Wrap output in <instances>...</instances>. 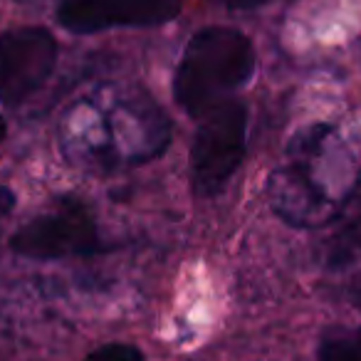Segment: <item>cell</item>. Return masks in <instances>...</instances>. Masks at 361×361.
Returning <instances> with one entry per match:
<instances>
[{"instance_id":"obj_1","label":"cell","mask_w":361,"mask_h":361,"mask_svg":"<svg viewBox=\"0 0 361 361\" xmlns=\"http://www.w3.org/2000/svg\"><path fill=\"white\" fill-rule=\"evenodd\" d=\"M257 55L245 32L208 25L188 37L173 72V99L191 119L233 99L252 80Z\"/></svg>"},{"instance_id":"obj_2","label":"cell","mask_w":361,"mask_h":361,"mask_svg":"<svg viewBox=\"0 0 361 361\" xmlns=\"http://www.w3.org/2000/svg\"><path fill=\"white\" fill-rule=\"evenodd\" d=\"M247 104L238 97L198 119L191 144V188L198 198H216L240 169L247 151Z\"/></svg>"},{"instance_id":"obj_3","label":"cell","mask_w":361,"mask_h":361,"mask_svg":"<svg viewBox=\"0 0 361 361\" xmlns=\"http://www.w3.org/2000/svg\"><path fill=\"white\" fill-rule=\"evenodd\" d=\"M11 250L25 260L55 262L92 257L104 250L99 223L80 198H62L11 235Z\"/></svg>"},{"instance_id":"obj_4","label":"cell","mask_w":361,"mask_h":361,"mask_svg":"<svg viewBox=\"0 0 361 361\" xmlns=\"http://www.w3.org/2000/svg\"><path fill=\"white\" fill-rule=\"evenodd\" d=\"M60 47L47 27L20 25L0 32V104H25L45 87L57 65Z\"/></svg>"},{"instance_id":"obj_5","label":"cell","mask_w":361,"mask_h":361,"mask_svg":"<svg viewBox=\"0 0 361 361\" xmlns=\"http://www.w3.org/2000/svg\"><path fill=\"white\" fill-rule=\"evenodd\" d=\"M183 11V0H62L57 23L72 35H94L114 27H159Z\"/></svg>"},{"instance_id":"obj_6","label":"cell","mask_w":361,"mask_h":361,"mask_svg":"<svg viewBox=\"0 0 361 361\" xmlns=\"http://www.w3.org/2000/svg\"><path fill=\"white\" fill-rule=\"evenodd\" d=\"M344 216L346 218L341 221L339 231L331 235L326 250V262L331 267H344L361 255V201L344 208Z\"/></svg>"},{"instance_id":"obj_7","label":"cell","mask_w":361,"mask_h":361,"mask_svg":"<svg viewBox=\"0 0 361 361\" xmlns=\"http://www.w3.org/2000/svg\"><path fill=\"white\" fill-rule=\"evenodd\" d=\"M317 361H361V341L354 334H326L317 346Z\"/></svg>"},{"instance_id":"obj_8","label":"cell","mask_w":361,"mask_h":361,"mask_svg":"<svg viewBox=\"0 0 361 361\" xmlns=\"http://www.w3.org/2000/svg\"><path fill=\"white\" fill-rule=\"evenodd\" d=\"M82 361H146L144 351L126 341H109L92 349Z\"/></svg>"},{"instance_id":"obj_9","label":"cell","mask_w":361,"mask_h":361,"mask_svg":"<svg viewBox=\"0 0 361 361\" xmlns=\"http://www.w3.org/2000/svg\"><path fill=\"white\" fill-rule=\"evenodd\" d=\"M218 3L231 8V11H255V8H265L277 0H218Z\"/></svg>"},{"instance_id":"obj_10","label":"cell","mask_w":361,"mask_h":361,"mask_svg":"<svg viewBox=\"0 0 361 361\" xmlns=\"http://www.w3.org/2000/svg\"><path fill=\"white\" fill-rule=\"evenodd\" d=\"M351 302H354V305H359V307H361V285H359V287H354V290H351Z\"/></svg>"},{"instance_id":"obj_11","label":"cell","mask_w":361,"mask_h":361,"mask_svg":"<svg viewBox=\"0 0 361 361\" xmlns=\"http://www.w3.org/2000/svg\"><path fill=\"white\" fill-rule=\"evenodd\" d=\"M6 136H8V124H6V119L0 116V144L6 141Z\"/></svg>"},{"instance_id":"obj_12","label":"cell","mask_w":361,"mask_h":361,"mask_svg":"<svg viewBox=\"0 0 361 361\" xmlns=\"http://www.w3.org/2000/svg\"><path fill=\"white\" fill-rule=\"evenodd\" d=\"M354 336H356V339H359V341H361V326H359V329H356V331H354Z\"/></svg>"}]
</instances>
